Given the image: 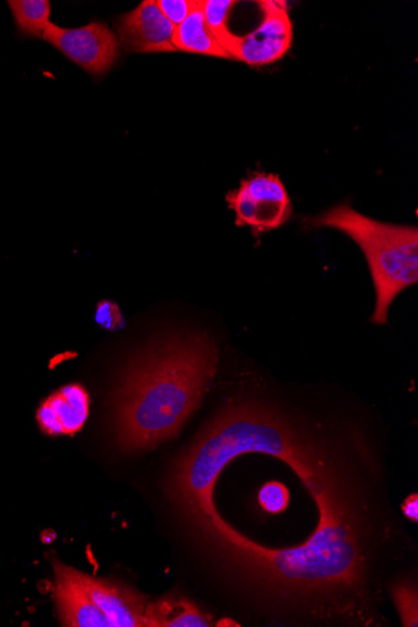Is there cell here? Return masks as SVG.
<instances>
[{"label": "cell", "mask_w": 418, "mask_h": 627, "mask_svg": "<svg viewBox=\"0 0 418 627\" xmlns=\"http://www.w3.org/2000/svg\"><path fill=\"white\" fill-rule=\"evenodd\" d=\"M194 2H196V0H157V6L163 16L166 17L174 27H177L179 24L186 21L189 13L192 12Z\"/></svg>", "instance_id": "17"}, {"label": "cell", "mask_w": 418, "mask_h": 627, "mask_svg": "<svg viewBox=\"0 0 418 627\" xmlns=\"http://www.w3.org/2000/svg\"><path fill=\"white\" fill-rule=\"evenodd\" d=\"M258 501L262 509L268 514L278 515L285 511L290 504V491L281 482L272 481L263 485L258 494Z\"/></svg>", "instance_id": "15"}, {"label": "cell", "mask_w": 418, "mask_h": 627, "mask_svg": "<svg viewBox=\"0 0 418 627\" xmlns=\"http://www.w3.org/2000/svg\"><path fill=\"white\" fill-rule=\"evenodd\" d=\"M43 39L92 76L106 74L119 56L118 38L104 23H89L81 28L51 23Z\"/></svg>", "instance_id": "8"}, {"label": "cell", "mask_w": 418, "mask_h": 627, "mask_svg": "<svg viewBox=\"0 0 418 627\" xmlns=\"http://www.w3.org/2000/svg\"><path fill=\"white\" fill-rule=\"evenodd\" d=\"M8 4L19 32L24 36L43 38L52 23V6L48 0H11Z\"/></svg>", "instance_id": "13"}, {"label": "cell", "mask_w": 418, "mask_h": 627, "mask_svg": "<svg viewBox=\"0 0 418 627\" xmlns=\"http://www.w3.org/2000/svg\"><path fill=\"white\" fill-rule=\"evenodd\" d=\"M88 411L86 390L79 385H68L43 403L37 412V420L48 435H73L82 429Z\"/></svg>", "instance_id": "10"}, {"label": "cell", "mask_w": 418, "mask_h": 627, "mask_svg": "<svg viewBox=\"0 0 418 627\" xmlns=\"http://www.w3.org/2000/svg\"><path fill=\"white\" fill-rule=\"evenodd\" d=\"M56 599L63 626L147 627L146 597L57 562Z\"/></svg>", "instance_id": "5"}, {"label": "cell", "mask_w": 418, "mask_h": 627, "mask_svg": "<svg viewBox=\"0 0 418 627\" xmlns=\"http://www.w3.org/2000/svg\"><path fill=\"white\" fill-rule=\"evenodd\" d=\"M226 199L236 213L237 226L250 227L256 237L277 230L292 216L291 198L276 174L253 173Z\"/></svg>", "instance_id": "6"}, {"label": "cell", "mask_w": 418, "mask_h": 627, "mask_svg": "<svg viewBox=\"0 0 418 627\" xmlns=\"http://www.w3.org/2000/svg\"><path fill=\"white\" fill-rule=\"evenodd\" d=\"M262 454L291 467L313 500L346 485L335 456L301 427L265 403H231L174 462L168 494L179 510L211 504L221 472L236 457Z\"/></svg>", "instance_id": "2"}, {"label": "cell", "mask_w": 418, "mask_h": 627, "mask_svg": "<svg viewBox=\"0 0 418 627\" xmlns=\"http://www.w3.org/2000/svg\"><path fill=\"white\" fill-rule=\"evenodd\" d=\"M148 627H208L212 621L193 602L179 596H167L147 604Z\"/></svg>", "instance_id": "12"}, {"label": "cell", "mask_w": 418, "mask_h": 627, "mask_svg": "<svg viewBox=\"0 0 418 627\" xmlns=\"http://www.w3.org/2000/svg\"><path fill=\"white\" fill-rule=\"evenodd\" d=\"M306 222L311 227L340 231L361 248L376 290L371 322L386 325L392 302L418 282V228L373 220L348 203L338 204Z\"/></svg>", "instance_id": "4"}, {"label": "cell", "mask_w": 418, "mask_h": 627, "mask_svg": "<svg viewBox=\"0 0 418 627\" xmlns=\"http://www.w3.org/2000/svg\"><path fill=\"white\" fill-rule=\"evenodd\" d=\"M393 599L401 616L403 626L418 625L417 591L411 585H397L393 589Z\"/></svg>", "instance_id": "16"}, {"label": "cell", "mask_w": 418, "mask_h": 627, "mask_svg": "<svg viewBox=\"0 0 418 627\" xmlns=\"http://www.w3.org/2000/svg\"><path fill=\"white\" fill-rule=\"evenodd\" d=\"M216 343L206 333L159 338L136 357L114 395V429L127 452L173 439L197 410L217 370Z\"/></svg>", "instance_id": "3"}, {"label": "cell", "mask_w": 418, "mask_h": 627, "mask_svg": "<svg viewBox=\"0 0 418 627\" xmlns=\"http://www.w3.org/2000/svg\"><path fill=\"white\" fill-rule=\"evenodd\" d=\"M403 515L407 517L408 520L412 522L418 521V497L417 494H412L408 496L406 501L403 502L401 506Z\"/></svg>", "instance_id": "19"}, {"label": "cell", "mask_w": 418, "mask_h": 627, "mask_svg": "<svg viewBox=\"0 0 418 627\" xmlns=\"http://www.w3.org/2000/svg\"><path fill=\"white\" fill-rule=\"evenodd\" d=\"M320 522L305 544L268 549L228 525L215 504L181 510L204 545L233 574L288 599L350 600L366 589L361 522L350 495L317 504Z\"/></svg>", "instance_id": "1"}, {"label": "cell", "mask_w": 418, "mask_h": 627, "mask_svg": "<svg viewBox=\"0 0 418 627\" xmlns=\"http://www.w3.org/2000/svg\"><path fill=\"white\" fill-rule=\"evenodd\" d=\"M204 14L209 31L216 37L218 43L231 33L228 28L232 9L235 8L237 2L232 0H201Z\"/></svg>", "instance_id": "14"}, {"label": "cell", "mask_w": 418, "mask_h": 627, "mask_svg": "<svg viewBox=\"0 0 418 627\" xmlns=\"http://www.w3.org/2000/svg\"><path fill=\"white\" fill-rule=\"evenodd\" d=\"M261 21L252 32L240 36L233 33L220 42L231 58L251 67H262L280 61L290 51L293 26L286 2H257Z\"/></svg>", "instance_id": "7"}, {"label": "cell", "mask_w": 418, "mask_h": 627, "mask_svg": "<svg viewBox=\"0 0 418 627\" xmlns=\"http://www.w3.org/2000/svg\"><path fill=\"white\" fill-rule=\"evenodd\" d=\"M118 42L128 53L176 52L171 22L159 11L156 0H144L134 11L124 14L116 24Z\"/></svg>", "instance_id": "9"}, {"label": "cell", "mask_w": 418, "mask_h": 627, "mask_svg": "<svg viewBox=\"0 0 418 627\" xmlns=\"http://www.w3.org/2000/svg\"><path fill=\"white\" fill-rule=\"evenodd\" d=\"M172 43L176 51L231 59L230 54L209 31L206 21H204L201 0L194 2L192 12L189 13L186 21L174 29Z\"/></svg>", "instance_id": "11"}, {"label": "cell", "mask_w": 418, "mask_h": 627, "mask_svg": "<svg viewBox=\"0 0 418 627\" xmlns=\"http://www.w3.org/2000/svg\"><path fill=\"white\" fill-rule=\"evenodd\" d=\"M96 321L99 326L107 330H118L123 327L124 318L116 303L104 301L99 303L96 311Z\"/></svg>", "instance_id": "18"}]
</instances>
